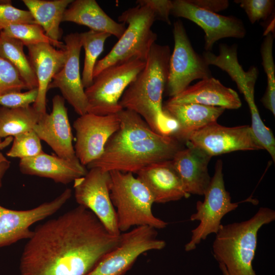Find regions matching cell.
<instances>
[{
    "label": "cell",
    "instance_id": "6da1fadb",
    "mask_svg": "<svg viewBox=\"0 0 275 275\" xmlns=\"http://www.w3.org/2000/svg\"><path fill=\"white\" fill-rule=\"evenodd\" d=\"M121 238L78 205L33 231L22 253L20 275H87Z\"/></svg>",
    "mask_w": 275,
    "mask_h": 275
},
{
    "label": "cell",
    "instance_id": "7a4b0ae2",
    "mask_svg": "<svg viewBox=\"0 0 275 275\" xmlns=\"http://www.w3.org/2000/svg\"><path fill=\"white\" fill-rule=\"evenodd\" d=\"M171 54L168 45L155 43L145 67L127 87L119 101L123 109L139 114L158 134L168 116L162 109V96L168 78Z\"/></svg>",
    "mask_w": 275,
    "mask_h": 275
},
{
    "label": "cell",
    "instance_id": "3957f363",
    "mask_svg": "<svg viewBox=\"0 0 275 275\" xmlns=\"http://www.w3.org/2000/svg\"><path fill=\"white\" fill-rule=\"evenodd\" d=\"M275 219V211L260 207L251 218L222 225L212 244V254L228 275H257L253 261L261 227Z\"/></svg>",
    "mask_w": 275,
    "mask_h": 275
},
{
    "label": "cell",
    "instance_id": "277c9868",
    "mask_svg": "<svg viewBox=\"0 0 275 275\" xmlns=\"http://www.w3.org/2000/svg\"><path fill=\"white\" fill-rule=\"evenodd\" d=\"M179 142L173 136L154 132L119 144L105 146L101 156L87 167L106 172L137 173L152 163L172 160L181 149Z\"/></svg>",
    "mask_w": 275,
    "mask_h": 275
},
{
    "label": "cell",
    "instance_id": "5b68a950",
    "mask_svg": "<svg viewBox=\"0 0 275 275\" xmlns=\"http://www.w3.org/2000/svg\"><path fill=\"white\" fill-rule=\"evenodd\" d=\"M109 173V194L116 210L121 233L134 226L163 229L168 223L155 216L153 197L147 187L131 173L112 171Z\"/></svg>",
    "mask_w": 275,
    "mask_h": 275
},
{
    "label": "cell",
    "instance_id": "8992f818",
    "mask_svg": "<svg viewBox=\"0 0 275 275\" xmlns=\"http://www.w3.org/2000/svg\"><path fill=\"white\" fill-rule=\"evenodd\" d=\"M156 20L154 13L145 6L136 5L124 11L119 16L118 21L128 26L111 51L97 61L93 78L111 66L134 60L146 62L157 38L151 29Z\"/></svg>",
    "mask_w": 275,
    "mask_h": 275
},
{
    "label": "cell",
    "instance_id": "52a82bcc",
    "mask_svg": "<svg viewBox=\"0 0 275 275\" xmlns=\"http://www.w3.org/2000/svg\"><path fill=\"white\" fill-rule=\"evenodd\" d=\"M145 65V62L134 60L102 70L93 78L92 84L85 89L88 104L87 113L104 116L116 114L122 110L120 100Z\"/></svg>",
    "mask_w": 275,
    "mask_h": 275
},
{
    "label": "cell",
    "instance_id": "ba28073f",
    "mask_svg": "<svg viewBox=\"0 0 275 275\" xmlns=\"http://www.w3.org/2000/svg\"><path fill=\"white\" fill-rule=\"evenodd\" d=\"M203 196L204 201L197 202V211L190 217V221L200 223L191 231L190 239L184 246L186 252L195 250L209 235L216 234L223 217L238 206L239 203L232 202L230 193L226 189L221 159L215 164L214 175Z\"/></svg>",
    "mask_w": 275,
    "mask_h": 275
},
{
    "label": "cell",
    "instance_id": "9c48e42d",
    "mask_svg": "<svg viewBox=\"0 0 275 275\" xmlns=\"http://www.w3.org/2000/svg\"><path fill=\"white\" fill-rule=\"evenodd\" d=\"M173 32L174 46L165 89L171 98L183 91L194 80L212 77L209 66L193 47L181 20L174 23Z\"/></svg>",
    "mask_w": 275,
    "mask_h": 275
},
{
    "label": "cell",
    "instance_id": "30bf717a",
    "mask_svg": "<svg viewBox=\"0 0 275 275\" xmlns=\"http://www.w3.org/2000/svg\"><path fill=\"white\" fill-rule=\"evenodd\" d=\"M157 235L156 229L147 226L121 233L119 244L87 275H124L141 255L166 246V242L158 239Z\"/></svg>",
    "mask_w": 275,
    "mask_h": 275
},
{
    "label": "cell",
    "instance_id": "8fae6325",
    "mask_svg": "<svg viewBox=\"0 0 275 275\" xmlns=\"http://www.w3.org/2000/svg\"><path fill=\"white\" fill-rule=\"evenodd\" d=\"M109 173L98 168L89 169L86 174L73 182L74 197L79 205L93 212L111 234H121L116 210L109 194Z\"/></svg>",
    "mask_w": 275,
    "mask_h": 275
},
{
    "label": "cell",
    "instance_id": "7c38bea8",
    "mask_svg": "<svg viewBox=\"0 0 275 275\" xmlns=\"http://www.w3.org/2000/svg\"><path fill=\"white\" fill-rule=\"evenodd\" d=\"M120 123L117 114L100 116L87 113L74 121V148L81 164L87 166L101 156L108 140L118 129Z\"/></svg>",
    "mask_w": 275,
    "mask_h": 275
},
{
    "label": "cell",
    "instance_id": "4fadbf2b",
    "mask_svg": "<svg viewBox=\"0 0 275 275\" xmlns=\"http://www.w3.org/2000/svg\"><path fill=\"white\" fill-rule=\"evenodd\" d=\"M186 142L211 157L235 151L263 149L249 125L229 127L217 122L193 132Z\"/></svg>",
    "mask_w": 275,
    "mask_h": 275
},
{
    "label": "cell",
    "instance_id": "5bb4252c",
    "mask_svg": "<svg viewBox=\"0 0 275 275\" xmlns=\"http://www.w3.org/2000/svg\"><path fill=\"white\" fill-rule=\"evenodd\" d=\"M171 14L188 19L205 33L204 49L210 51L214 44L225 38H243L246 33L242 20L234 16H224L202 9L189 0H175Z\"/></svg>",
    "mask_w": 275,
    "mask_h": 275
},
{
    "label": "cell",
    "instance_id": "9a60e30c",
    "mask_svg": "<svg viewBox=\"0 0 275 275\" xmlns=\"http://www.w3.org/2000/svg\"><path fill=\"white\" fill-rule=\"evenodd\" d=\"M71 196V189L66 188L53 200L25 210L9 209L0 205V247L30 239L33 234L31 226L55 213Z\"/></svg>",
    "mask_w": 275,
    "mask_h": 275
},
{
    "label": "cell",
    "instance_id": "2e32d148",
    "mask_svg": "<svg viewBox=\"0 0 275 275\" xmlns=\"http://www.w3.org/2000/svg\"><path fill=\"white\" fill-rule=\"evenodd\" d=\"M67 51L66 61L48 87L58 88L62 97L79 116L88 112V101L80 74L79 57L82 45L79 34L70 33L64 38Z\"/></svg>",
    "mask_w": 275,
    "mask_h": 275
},
{
    "label": "cell",
    "instance_id": "e0dca14e",
    "mask_svg": "<svg viewBox=\"0 0 275 275\" xmlns=\"http://www.w3.org/2000/svg\"><path fill=\"white\" fill-rule=\"evenodd\" d=\"M65 102L62 96H54L51 112L41 114L33 130L58 156L77 162L79 161L72 145L73 135Z\"/></svg>",
    "mask_w": 275,
    "mask_h": 275
},
{
    "label": "cell",
    "instance_id": "ac0fdd59",
    "mask_svg": "<svg viewBox=\"0 0 275 275\" xmlns=\"http://www.w3.org/2000/svg\"><path fill=\"white\" fill-rule=\"evenodd\" d=\"M28 59L38 81V96L33 104L40 114L46 113V94L53 76L64 66L67 58L66 49H58L43 43L27 46Z\"/></svg>",
    "mask_w": 275,
    "mask_h": 275
},
{
    "label": "cell",
    "instance_id": "d6986e66",
    "mask_svg": "<svg viewBox=\"0 0 275 275\" xmlns=\"http://www.w3.org/2000/svg\"><path fill=\"white\" fill-rule=\"evenodd\" d=\"M180 149L171 160L185 191L191 194L203 196L211 179L208 169L211 158L201 149L188 144Z\"/></svg>",
    "mask_w": 275,
    "mask_h": 275
},
{
    "label": "cell",
    "instance_id": "ffe728a7",
    "mask_svg": "<svg viewBox=\"0 0 275 275\" xmlns=\"http://www.w3.org/2000/svg\"><path fill=\"white\" fill-rule=\"evenodd\" d=\"M137 178L148 189L154 203H165L188 198L171 160L152 163L139 171Z\"/></svg>",
    "mask_w": 275,
    "mask_h": 275
},
{
    "label": "cell",
    "instance_id": "44dd1931",
    "mask_svg": "<svg viewBox=\"0 0 275 275\" xmlns=\"http://www.w3.org/2000/svg\"><path fill=\"white\" fill-rule=\"evenodd\" d=\"M166 102L172 104L197 103L202 105L236 109L242 103L238 93L223 85L213 77L201 79L188 86Z\"/></svg>",
    "mask_w": 275,
    "mask_h": 275
},
{
    "label": "cell",
    "instance_id": "7402d4cb",
    "mask_svg": "<svg viewBox=\"0 0 275 275\" xmlns=\"http://www.w3.org/2000/svg\"><path fill=\"white\" fill-rule=\"evenodd\" d=\"M19 168L23 174L52 179L67 184L86 174L88 171L80 162H73L45 152L20 160Z\"/></svg>",
    "mask_w": 275,
    "mask_h": 275
},
{
    "label": "cell",
    "instance_id": "603a6c76",
    "mask_svg": "<svg viewBox=\"0 0 275 275\" xmlns=\"http://www.w3.org/2000/svg\"><path fill=\"white\" fill-rule=\"evenodd\" d=\"M202 57L209 66H216L228 73L247 102L255 100V86L259 71L255 66L251 67L246 71L243 70L238 62L237 45L221 44L218 54L205 51Z\"/></svg>",
    "mask_w": 275,
    "mask_h": 275
},
{
    "label": "cell",
    "instance_id": "cb8c5ba5",
    "mask_svg": "<svg viewBox=\"0 0 275 275\" xmlns=\"http://www.w3.org/2000/svg\"><path fill=\"white\" fill-rule=\"evenodd\" d=\"M162 109L178 123L173 135L178 141H186L188 136L205 126L216 122L225 109L197 103L172 104L166 102Z\"/></svg>",
    "mask_w": 275,
    "mask_h": 275
},
{
    "label": "cell",
    "instance_id": "d4e9b609",
    "mask_svg": "<svg viewBox=\"0 0 275 275\" xmlns=\"http://www.w3.org/2000/svg\"><path fill=\"white\" fill-rule=\"evenodd\" d=\"M71 22L86 26L90 30L106 32L119 39L125 24L110 17L95 0H75L64 12L62 22Z\"/></svg>",
    "mask_w": 275,
    "mask_h": 275
},
{
    "label": "cell",
    "instance_id": "484cf974",
    "mask_svg": "<svg viewBox=\"0 0 275 275\" xmlns=\"http://www.w3.org/2000/svg\"><path fill=\"white\" fill-rule=\"evenodd\" d=\"M73 0H23L36 23L55 41H60L63 31L60 24L65 11Z\"/></svg>",
    "mask_w": 275,
    "mask_h": 275
},
{
    "label": "cell",
    "instance_id": "4316f807",
    "mask_svg": "<svg viewBox=\"0 0 275 275\" xmlns=\"http://www.w3.org/2000/svg\"><path fill=\"white\" fill-rule=\"evenodd\" d=\"M41 114L33 106L0 107V138L14 136L33 130Z\"/></svg>",
    "mask_w": 275,
    "mask_h": 275
},
{
    "label": "cell",
    "instance_id": "83f0119b",
    "mask_svg": "<svg viewBox=\"0 0 275 275\" xmlns=\"http://www.w3.org/2000/svg\"><path fill=\"white\" fill-rule=\"evenodd\" d=\"M23 44L18 40L0 32V57L8 61L17 70L29 90L37 88V78L24 50Z\"/></svg>",
    "mask_w": 275,
    "mask_h": 275
},
{
    "label": "cell",
    "instance_id": "f1b7e54d",
    "mask_svg": "<svg viewBox=\"0 0 275 275\" xmlns=\"http://www.w3.org/2000/svg\"><path fill=\"white\" fill-rule=\"evenodd\" d=\"M79 36L85 52L81 77L82 85L85 89L93 83V70L97 59L103 50L106 40L111 35L106 32L90 30L80 33Z\"/></svg>",
    "mask_w": 275,
    "mask_h": 275
},
{
    "label": "cell",
    "instance_id": "f546056e",
    "mask_svg": "<svg viewBox=\"0 0 275 275\" xmlns=\"http://www.w3.org/2000/svg\"><path fill=\"white\" fill-rule=\"evenodd\" d=\"M273 36L270 32L261 45L260 53L262 65L267 77V87L261 99L264 106L275 115V65L273 58Z\"/></svg>",
    "mask_w": 275,
    "mask_h": 275
},
{
    "label": "cell",
    "instance_id": "4dcf8cb0",
    "mask_svg": "<svg viewBox=\"0 0 275 275\" xmlns=\"http://www.w3.org/2000/svg\"><path fill=\"white\" fill-rule=\"evenodd\" d=\"M5 35L21 41L26 47L40 43H49L58 49H66L62 41L49 38L42 28L37 23H23L10 25L2 31Z\"/></svg>",
    "mask_w": 275,
    "mask_h": 275
},
{
    "label": "cell",
    "instance_id": "1f68e13d",
    "mask_svg": "<svg viewBox=\"0 0 275 275\" xmlns=\"http://www.w3.org/2000/svg\"><path fill=\"white\" fill-rule=\"evenodd\" d=\"M43 152L41 140L31 130L14 136L12 145L6 154L8 157L21 159L36 156Z\"/></svg>",
    "mask_w": 275,
    "mask_h": 275
},
{
    "label": "cell",
    "instance_id": "d6a6232c",
    "mask_svg": "<svg viewBox=\"0 0 275 275\" xmlns=\"http://www.w3.org/2000/svg\"><path fill=\"white\" fill-rule=\"evenodd\" d=\"M29 88L17 70L8 61L0 57V95L21 92Z\"/></svg>",
    "mask_w": 275,
    "mask_h": 275
},
{
    "label": "cell",
    "instance_id": "836d02e7",
    "mask_svg": "<svg viewBox=\"0 0 275 275\" xmlns=\"http://www.w3.org/2000/svg\"><path fill=\"white\" fill-rule=\"evenodd\" d=\"M36 23L29 10L18 9L10 1H0V32L10 25Z\"/></svg>",
    "mask_w": 275,
    "mask_h": 275
},
{
    "label": "cell",
    "instance_id": "e575fe53",
    "mask_svg": "<svg viewBox=\"0 0 275 275\" xmlns=\"http://www.w3.org/2000/svg\"><path fill=\"white\" fill-rule=\"evenodd\" d=\"M234 2L244 10L252 24L267 19L272 13L275 4L273 0H236Z\"/></svg>",
    "mask_w": 275,
    "mask_h": 275
},
{
    "label": "cell",
    "instance_id": "d590c367",
    "mask_svg": "<svg viewBox=\"0 0 275 275\" xmlns=\"http://www.w3.org/2000/svg\"><path fill=\"white\" fill-rule=\"evenodd\" d=\"M38 88L29 90L26 92H11L0 95V105L2 106L16 108L26 107L34 103L37 98Z\"/></svg>",
    "mask_w": 275,
    "mask_h": 275
},
{
    "label": "cell",
    "instance_id": "8d00e7d4",
    "mask_svg": "<svg viewBox=\"0 0 275 275\" xmlns=\"http://www.w3.org/2000/svg\"><path fill=\"white\" fill-rule=\"evenodd\" d=\"M136 5L145 6L154 13L156 20L171 24L170 15L173 7V1L170 0H138Z\"/></svg>",
    "mask_w": 275,
    "mask_h": 275
},
{
    "label": "cell",
    "instance_id": "74e56055",
    "mask_svg": "<svg viewBox=\"0 0 275 275\" xmlns=\"http://www.w3.org/2000/svg\"><path fill=\"white\" fill-rule=\"evenodd\" d=\"M191 3L202 9L216 13L223 11L229 6L227 0H189Z\"/></svg>",
    "mask_w": 275,
    "mask_h": 275
},
{
    "label": "cell",
    "instance_id": "f35d334b",
    "mask_svg": "<svg viewBox=\"0 0 275 275\" xmlns=\"http://www.w3.org/2000/svg\"><path fill=\"white\" fill-rule=\"evenodd\" d=\"M10 161L0 152V188L2 186L3 178L10 167Z\"/></svg>",
    "mask_w": 275,
    "mask_h": 275
},
{
    "label": "cell",
    "instance_id": "ab89813d",
    "mask_svg": "<svg viewBox=\"0 0 275 275\" xmlns=\"http://www.w3.org/2000/svg\"><path fill=\"white\" fill-rule=\"evenodd\" d=\"M1 139V138H0V148L8 145L10 142L9 141H10V140H11V138L9 140H7L4 143L2 144Z\"/></svg>",
    "mask_w": 275,
    "mask_h": 275
},
{
    "label": "cell",
    "instance_id": "60d3db41",
    "mask_svg": "<svg viewBox=\"0 0 275 275\" xmlns=\"http://www.w3.org/2000/svg\"><path fill=\"white\" fill-rule=\"evenodd\" d=\"M219 268L222 270L224 275H228L226 270L225 266L222 264H219Z\"/></svg>",
    "mask_w": 275,
    "mask_h": 275
}]
</instances>
